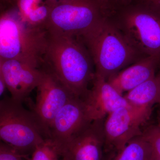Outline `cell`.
Masks as SVG:
<instances>
[{
  "instance_id": "6da1fadb",
  "label": "cell",
  "mask_w": 160,
  "mask_h": 160,
  "mask_svg": "<svg viewBox=\"0 0 160 160\" xmlns=\"http://www.w3.org/2000/svg\"><path fill=\"white\" fill-rule=\"evenodd\" d=\"M94 63L80 39L48 32L42 67L53 73L75 96L83 99L89 92L95 72Z\"/></svg>"
},
{
  "instance_id": "7a4b0ae2",
  "label": "cell",
  "mask_w": 160,
  "mask_h": 160,
  "mask_svg": "<svg viewBox=\"0 0 160 160\" xmlns=\"http://www.w3.org/2000/svg\"><path fill=\"white\" fill-rule=\"evenodd\" d=\"M93 60L96 75L107 81L143 56L128 42L110 17H105L81 39Z\"/></svg>"
},
{
  "instance_id": "3957f363",
  "label": "cell",
  "mask_w": 160,
  "mask_h": 160,
  "mask_svg": "<svg viewBox=\"0 0 160 160\" xmlns=\"http://www.w3.org/2000/svg\"><path fill=\"white\" fill-rule=\"evenodd\" d=\"M48 36L47 29L27 24L13 6L1 12L0 59L17 60L40 69Z\"/></svg>"
},
{
  "instance_id": "277c9868",
  "label": "cell",
  "mask_w": 160,
  "mask_h": 160,
  "mask_svg": "<svg viewBox=\"0 0 160 160\" xmlns=\"http://www.w3.org/2000/svg\"><path fill=\"white\" fill-rule=\"evenodd\" d=\"M0 138L26 159L38 145L48 139L34 112L8 97L0 102Z\"/></svg>"
},
{
  "instance_id": "5b68a950",
  "label": "cell",
  "mask_w": 160,
  "mask_h": 160,
  "mask_svg": "<svg viewBox=\"0 0 160 160\" xmlns=\"http://www.w3.org/2000/svg\"><path fill=\"white\" fill-rule=\"evenodd\" d=\"M109 17L140 54L160 57V12L132 3Z\"/></svg>"
},
{
  "instance_id": "8992f818",
  "label": "cell",
  "mask_w": 160,
  "mask_h": 160,
  "mask_svg": "<svg viewBox=\"0 0 160 160\" xmlns=\"http://www.w3.org/2000/svg\"><path fill=\"white\" fill-rule=\"evenodd\" d=\"M108 17L99 0H66L52 7L47 30L81 39Z\"/></svg>"
},
{
  "instance_id": "52a82bcc",
  "label": "cell",
  "mask_w": 160,
  "mask_h": 160,
  "mask_svg": "<svg viewBox=\"0 0 160 160\" xmlns=\"http://www.w3.org/2000/svg\"><path fill=\"white\" fill-rule=\"evenodd\" d=\"M152 108L129 105L120 107L104 121L105 148L118 151L130 140L141 135V126L149 119Z\"/></svg>"
},
{
  "instance_id": "ba28073f",
  "label": "cell",
  "mask_w": 160,
  "mask_h": 160,
  "mask_svg": "<svg viewBox=\"0 0 160 160\" xmlns=\"http://www.w3.org/2000/svg\"><path fill=\"white\" fill-rule=\"evenodd\" d=\"M42 78L38 87L34 112L49 138V128L58 112L75 96L52 72L41 67Z\"/></svg>"
},
{
  "instance_id": "9c48e42d",
  "label": "cell",
  "mask_w": 160,
  "mask_h": 160,
  "mask_svg": "<svg viewBox=\"0 0 160 160\" xmlns=\"http://www.w3.org/2000/svg\"><path fill=\"white\" fill-rule=\"evenodd\" d=\"M82 99L74 96L60 109L49 128V138L60 152L80 130L91 122Z\"/></svg>"
},
{
  "instance_id": "30bf717a",
  "label": "cell",
  "mask_w": 160,
  "mask_h": 160,
  "mask_svg": "<svg viewBox=\"0 0 160 160\" xmlns=\"http://www.w3.org/2000/svg\"><path fill=\"white\" fill-rule=\"evenodd\" d=\"M104 123L94 120L78 132L61 151L62 160H105Z\"/></svg>"
},
{
  "instance_id": "8fae6325",
  "label": "cell",
  "mask_w": 160,
  "mask_h": 160,
  "mask_svg": "<svg viewBox=\"0 0 160 160\" xmlns=\"http://www.w3.org/2000/svg\"><path fill=\"white\" fill-rule=\"evenodd\" d=\"M42 75L41 68H35L18 60L0 59V76L6 82L11 98L23 103L37 88Z\"/></svg>"
},
{
  "instance_id": "7c38bea8",
  "label": "cell",
  "mask_w": 160,
  "mask_h": 160,
  "mask_svg": "<svg viewBox=\"0 0 160 160\" xmlns=\"http://www.w3.org/2000/svg\"><path fill=\"white\" fill-rule=\"evenodd\" d=\"M92 87L82 99L86 112L91 121L104 119L118 108L130 105L106 80L96 75Z\"/></svg>"
},
{
  "instance_id": "4fadbf2b",
  "label": "cell",
  "mask_w": 160,
  "mask_h": 160,
  "mask_svg": "<svg viewBox=\"0 0 160 160\" xmlns=\"http://www.w3.org/2000/svg\"><path fill=\"white\" fill-rule=\"evenodd\" d=\"M160 63V57H144L107 80L121 95L127 92L147 80L155 76Z\"/></svg>"
},
{
  "instance_id": "5bb4252c",
  "label": "cell",
  "mask_w": 160,
  "mask_h": 160,
  "mask_svg": "<svg viewBox=\"0 0 160 160\" xmlns=\"http://www.w3.org/2000/svg\"><path fill=\"white\" fill-rule=\"evenodd\" d=\"M52 6L47 0H13L12 4L27 24L46 29Z\"/></svg>"
},
{
  "instance_id": "9a60e30c",
  "label": "cell",
  "mask_w": 160,
  "mask_h": 160,
  "mask_svg": "<svg viewBox=\"0 0 160 160\" xmlns=\"http://www.w3.org/2000/svg\"><path fill=\"white\" fill-rule=\"evenodd\" d=\"M130 105L152 108L160 103V82L156 76L147 80L124 95Z\"/></svg>"
},
{
  "instance_id": "2e32d148",
  "label": "cell",
  "mask_w": 160,
  "mask_h": 160,
  "mask_svg": "<svg viewBox=\"0 0 160 160\" xmlns=\"http://www.w3.org/2000/svg\"><path fill=\"white\" fill-rule=\"evenodd\" d=\"M113 160H151L154 152L142 134L130 140L118 151Z\"/></svg>"
},
{
  "instance_id": "e0dca14e",
  "label": "cell",
  "mask_w": 160,
  "mask_h": 160,
  "mask_svg": "<svg viewBox=\"0 0 160 160\" xmlns=\"http://www.w3.org/2000/svg\"><path fill=\"white\" fill-rule=\"evenodd\" d=\"M29 160H62V157L58 146L48 138L36 147Z\"/></svg>"
},
{
  "instance_id": "ac0fdd59",
  "label": "cell",
  "mask_w": 160,
  "mask_h": 160,
  "mask_svg": "<svg viewBox=\"0 0 160 160\" xmlns=\"http://www.w3.org/2000/svg\"><path fill=\"white\" fill-rule=\"evenodd\" d=\"M142 136L150 144L154 153L160 157V122L147 128Z\"/></svg>"
},
{
  "instance_id": "d6986e66",
  "label": "cell",
  "mask_w": 160,
  "mask_h": 160,
  "mask_svg": "<svg viewBox=\"0 0 160 160\" xmlns=\"http://www.w3.org/2000/svg\"><path fill=\"white\" fill-rule=\"evenodd\" d=\"M26 159L19 152L1 142L0 143V160H23Z\"/></svg>"
},
{
  "instance_id": "ffe728a7",
  "label": "cell",
  "mask_w": 160,
  "mask_h": 160,
  "mask_svg": "<svg viewBox=\"0 0 160 160\" xmlns=\"http://www.w3.org/2000/svg\"><path fill=\"white\" fill-rule=\"evenodd\" d=\"M120 0H99L108 17L112 15L119 7Z\"/></svg>"
},
{
  "instance_id": "44dd1931",
  "label": "cell",
  "mask_w": 160,
  "mask_h": 160,
  "mask_svg": "<svg viewBox=\"0 0 160 160\" xmlns=\"http://www.w3.org/2000/svg\"><path fill=\"white\" fill-rule=\"evenodd\" d=\"M132 3L139 4L160 12V0H135Z\"/></svg>"
},
{
  "instance_id": "7402d4cb",
  "label": "cell",
  "mask_w": 160,
  "mask_h": 160,
  "mask_svg": "<svg viewBox=\"0 0 160 160\" xmlns=\"http://www.w3.org/2000/svg\"><path fill=\"white\" fill-rule=\"evenodd\" d=\"M7 89L6 82L2 76H0V95L2 96Z\"/></svg>"
},
{
  "instance_id": "603a6c76",
  "label": "cell",
  "mask_w": 160,
  "mask_h": 160,
  "mask_svg": "<svg viewBox=\"0 0 160 160\" xmlns=\"http://www.w3.org/2000/svg\"><path fill=\"white\" fill-rule=\"evenodd\" d=\"M135 0H120V6H126L132 4Z\"/></svg>"
},
{
  "instance_id": "cb8c5ba5",
  "label": "cell",
  "mask_w": 160,
  "mask_h": 160,
  "mask_svg": "<svg viewBox=\"0 0 160 160\" xmlns=\"http://www.w3.org/2000/svg\"><path fill=\"white\" fill-rule=\"evenodd\" d=\"M47 1H49V2L52 3V4L53 5L54 4H56V3L60 2H63V1H66V0H47Z\"/></svg>"
},
{
  "instance_id": "d4e9b609",
  "label": "cell",
  "mask_w": 160,
  "mask_h": 160,
  "mask_svg": "<svg viewBox=\"0 0 160 160\" xmlns=\"http://www.w3.org/2000/svg\"><path fill=\"white\" fill-rule=\"evenodd\" d=\"M151 160H160V157L155 154L154 152V154H153V157H152Z\"/></svg>"
},
{
  "instance_id": "484cf974",
  "label": "cell",
  "mask_w": 160,
  "mask_h": 160,
  "mask_svg": "<svg viewBox=\"0 0 160 160\" xmlns=\"http://www.w3.org/2000/svg\"><path fill=\"white\" fill-rule=\"evenodd\" d=\"M2 4H4L5 6H9V0H1Z\"/></svg>"
},
{
  "instance_id": "4316f807",
  "label": "cell",
  "mask_w": 160,
  "mask_h": 160,
  "mask_svg": "<svg viewBox=\"0 0 160 160\" xmlns=\"http://www.w3.org/2000/svg\"><path fill=\"white\" fill-rule=\"evenodd\" d=\"M157 78H158V79L159 81L160 82V71L159 72L158 74L156 75Z\"/></svg>"
},
{
  "instance_id": "83f0119b",
  "label": "cell",
  "mask_w": 160,
  "mask_h": 160,
  "mask_svg": "<svg viewBox=\"0 0 160 160\" xmlns=\"http://www.w3.org/2000/svg\"><path fill=\"white\" fill-rule=\"evenodd\" d=\"M13 0H9V5L11 6L12 4V2Z\"/></svg>"
},
{
  "instance_id": "f1b7e54d",
  "label": "cell",
  "mask_w": 160,
  "mask_h": 160,
  "mask_svg": "<svg viewBox=\"0 0 160 160\" xmlns=\"http://www.w3.org/2000/svg\"><path fill=\"white\" fill-rule=\"evenodd\" d=\"M159 105H160V104H159Z\"/></svg>"
}]
</instances>
